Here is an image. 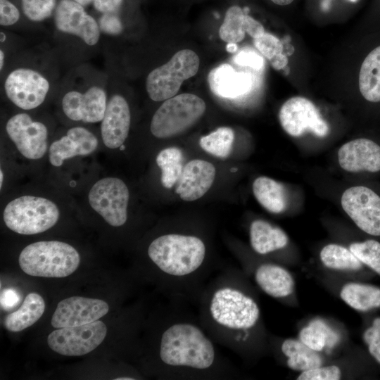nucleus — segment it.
I'll return each mask as SVG.
<instances>
[{
	"mask_svg": "<svg viewBox=\"0 0 380 380\" xmlns=\"http://www.w3.org/2000/svg\"><path fill=\"white\" fill-rule=\"evenodd\" d=\"M160 331L155 355L160 373L172 380H226L235 376L198 316L178 308L177 300Z\"/></svg>",
	"mask_w": 380,
	"mask_h": 380,
	"instance_id": "nucleus-1",
	"label": "nucleus"
},
{
	"mask_svg": "<svg viewBox=\"0 0 380 380\" xmlns=\"http://www.w3.org/2000/svg\"><path fill=\"white\" fill-rule=\"evenodd\" d=\"M196 305L201 324L216 343L240 354L246 350L260 310L235 269H222L210 278Z\"/></svg>",
	"mask_w": 380,
	"mask_h": 380,
	"instance_id": "nucleus-2",
	"label": "nucleus"
},
{
	"mask_svg": "<svg viewBox=\"0 0 380 380\" xmlns=\"http://www.w3.org/2000/svg\"><path fill=\"white\" fill-rule=\"evenodd\" d=\"M147 255L172 300L196 304L214 269L208 246L199 236L169 232L155 238Z\"/></svg>",
	"mask_w": 380,
	"mask_h": 380,
	"instance_id": "nucleus-3",
	"label": "nucleus"
},
{
	"mask_svg": "<svg viewBox=\"0 0 380 380\" xmlns=\"http://www.w3.org/2000/svg\"><path fill=\"white\" fill-rule=\"evenodd\" d=\"M18 262L22 270L30 276L61 278L70 275L77 269L80 256L67 243L42 241L24 248Z\"/></svg>",
	"mask_w": 380,
	"mask_h": 380,
	"instance_id": "nucleus-4",
	"label": "nucleus"
},
{
	"mask_svg": "<svg viewBox=\"0 0 380 380\" xmlns=\"http://www.w3.org/2000/svg\"><path fill=\"white\" fill-rule=\"evenodd\" d=\"M59 216V210L53 202L34 196H23L10 201L3 214L7 227L24 235L49 229L58 222Z\"/></svg>",
	"mask_w": 380,
	"mask_h": 380,
	"instance_id": "nucleus-5",
	"label": "nucleus"
},
{
	"mask_svg": "<svg viewBox=\"0 0 380 380\" xmlns=\"http://www.w3.org/2000/svg\"><path fill=\"white\" fill-rule=\"evenodd\" d=\"M206 106L198 96L184 93L165 100L155 112L150 125L160 139L177 136L192 127L203 115Z\"/></svg>",
	"mask_w": 380,
	"mask_h": 380,
	"instance_id": "nucleus-6",
	"label": "nucleus"
},
{
	"mask_svg": "<svg viewBox=\"0 0 380 380\" xmlns=\"http://www.w3.org/2000/svg\"><path fill=\"white\" fill-rule=\"evenodd\" d=\"M199 65V58L192 50L177 52L167 63L148 75L146 88L148 96L154 101H165L175 96L183 82L197 73Z\"/></svg>",
	"mask_w": 380,
	"mask_h": 380,
	"instance_id": "nucleus-7",
	"label": "nucleus"
},
{
	"mask_svg": "<svg viewBox=\"0 0 380 380\" xmlns=\"http://www.w3.org/2000/svg\"><path fill=\"white\" fill-rule=\"evenodd\" d=\"M129 190L119 178L106 177L91 188L88 200L91 207L113 227H120L127 220Z\"/></svg>",
	"mask_w": 380,
	"mask_h": 380,
	"instance_id": "nucleus-8",
	"label": "nucleus"
},
{
	"mask_svg": "<svg viewBox=\"0 0 380 380\" xmlns=\"http://www.w3.org/2000/svg\"><path fill=\"white\" fill-rule=\"evenodd\" d=\"M106 333V324L98 319L83 325L58 328L48 336L47 343L60 355L80 356L97 348Z\"/></svg>",
	"mask_w": 380,
	"mask_h": 380,
	"instance_id": "nucleus-9",
	"label": "nucleus"
},
{
	"mask_svg": "<svg viewBox=\"0 0 380 380\" xmlns=\"http://www.w3.org/2000/svg\"><path fill=\"white\" fill-rule=\"evenodd\" d=\"M49 88V82L43 75L27 68L12 70L4 82V91L8 99L23 110H32L40 106Z\"/></svg>",
	"mask_w": 380,
	"mask_h": 380,
	"instance_id": "nucleus-10",
	"label": "nucleus"
},
{
	"mask_svg": "<svg viewBox=\"0 0 380 380\" xmlns=\"http://www.w3.org/2000/svg\"><path fill=\"white\" fill-rule=\"evenodd\" d=\"M341 206L355 224L365 233L380 236V196L366 186L346 189L341 196Z\"/></svg>",
	"mask_w": 380,
	"mask_h": 380,
	"instance_id": "nucleus-11",
	"label": "nucleus"
},
{
	"mask_svg": "<svg viewBox=\"0 0 380 380\" xmlns=\"http://www.w3.org/2000/svg\"><path fill=\"white\" fill-rule=\"evenodd\" d=\"M279 118L283 129L292 137H299L307 130L320 137L329 132L327 122L316 106L305 97L288 99L279 110Z\"/></svg>",
	"mask_w": 380,
	"mask_h": 380,
	"instance_id": "nucleus-12",
	"label": "nucleus"
},
{
	"mask_svg": "<svg viewBox=\"0 0 380 380\" xmlns=\"http://www.w3.org/2000/svg\"><path fill=\"white\" fill-rule=\"evenodd\" d=\"M8 136L25 158L37 160L47 151L48 130L44 124L34 121L27 113L12 116L6 125Z\"/></svg>",
	"mask_w": 380,
	"mask_h": 380,
	"instance_id": "nucleus-13",
	"label": "nucleus"
},
{
	"mask_svg": "<svg viewBox=\"0 0 380 380\" xmlns=\"http://www.w3.org/2000/svg\"><path fill=\"white\" fill-rule=\"evenodd\" d=\"M54 23L61 32L75 35L89 46L99 42L101 30L98 22L84 6L73 0H61L53 13Z\"/></svg>",
	"mask_w": 380,
	"mask_h": 380,
	"instance_id": "nucleus-14",
	"label": "nucleus"
},
{
	"mask_svg": "<svg viewBox=\"0 0 380 380\" xmlns=\"http://www.w3.org/2000/svg\"><path fill=\"white\" fill-rule=\"evenodd\" d=\"M108 310V303L103 300L72 296L58 303L51 325L58 329L86 324L99 319Z\"/></svg>",
	"mask_w": 380,
	"mask_h": 380,
	"instance_id": "nucleus-15",
	"label": "nucleus"
},
{
	"mask_svg": "<svg viewBox=\"0 0 380 380\" xmlns=\"http://www.w3.org/2000/svg\"><path fill=\"white\" fill-rule=\"evenodd\" d=\"M107 102L106 91L99 86H91L84 92L68 91L63 97L62 108L72 120L95 123L101 122Z\"/></svg>",
	"mask_w": 380,
	"mask_h": 380,
	"instance_id": "nucleus-16",
	"label": "nucleus"
},
{
	"mask_svg": "<svg viewBox=\"0 0 380 380\" xmlns=\"http://www.w3.org/2000/svg\"><path fill=\"white\" fill-rule=\"evenodd\" d=\"M338 160L342 169L350 172L380 171V145L367 138L350 141L341 146Z\"/></svg>",
	"mask_w": 380,
	"mask_h": 380,
	"instance_id": "nucleus-17",
	"label": "nucleus"
},
{
	"mask_svg": "<svg viewBox=\"0 0 380 380\" xmlns=\"http://www.w3.org/2000/svg\"><path fill=\"white\" fill-rule=\"evenodd\" d=\"M131 122L130 110L126 99L120 94L113 95L101 124V137L109 148H120L125 141Z\"/></svg>",
	"mask_w": 380,
	"mask_h": 380,
	"instance_id": "nucleus-18",
	"label": "nucleus"
},
{
	"mask_svg": "<svg viewBox=\"0 0 380 380\" xmlns=\"http://www.w3.org/2000/svg\"><path fill=\"white\" fill-rule=\"evenodd\" d=\"M97 146L98 139L92 132L82 127H74L51 144L49 159L52 165L60 167L65 160L91 154Z\"/></svg>",
	"mask_w": 380,
	"mask_h": 380,
	"instance_id": "nucleus-19",
	"label": "nucleus"
},
{
	"mask_svg": "<svg viewBox=\"0 0 380 380\" xmlns=\"http://www.w3.org/2000/svg\"><path fill=\"white\" fill-rule=\"evenodd\" d=\"M215 172L212 163L200 159L192 160L184 166L175 191L184 201L197 200L210 189Z\"/></svg>",
	"mask_w": 380,
	"mask_h": 380,
	"instance_id": "nucleus-20",
	"label": "nucleus"
},
{
	"mask_svg": "<svg viewBox=\"0 0 380 380\" xmlns=\"http://www.w3.org/2000/svg\"><path fill=\"white\" fill-rule=\"evenodd\" d=\"M212 92L216 96L234 99L249 93L254 86V77L246 72L236 71L229 64H221L208 75Z\"/></svg>",
	"mask_w": 380,
	"mask_h": 380,
	"instance_id": "nucleus-21",
	"label": "nucleus"
},
{
	"mask_svg": "<svg viewBox=\"0 0 380 380\" xmlns=\"http://www.w3.org/2000/svg\"><path fill=\"white\" fill-rule=\"evenodd\" d=\"M258 287L275 298L290 296L294 289V280L288 270L270 262H261L252 269Z\"/></svg>",
	"mask_w": 380,
	"mask_h": 380,
	"instance_id": "nucleus-22",
	"label": "nucleus"
},
{
	"mask_svg": "<svg viewBox=\"0 0 380 380\" xmlns=\"http://www.w3.org/2000/svg\"><path fill=\"white\" fill-rule=\"evenodd\" d=\"M249 236L253 250L260 255L282 249L289 242L286 234L281 228L263 220H255L251 222Z\"/></svg>",
	"mask_w": 380,
	"mask_h": 380,
	"instance_id": "nucleus-23",
	"label": "nucleus"
},
{
	"mask_svg": "<svg viewBox=\"0 0 380 380\" xmlns=\"http://www.w3.org/2000/svg\"><path fill=\"white\" fill-rule=\"evenodd\" d=\"M44 310L43 298L37 293H30L20 308L6 317L4 326L9 331H20L34 324L42 316Z\"/></svg>",
	"mask_w": 380,
	"mask_h": 380,
	"instance_id": "nucleus-24",
	"label": "nucleus"
},
{
	"mask_svg": "<svg viewBox=\"0 0 380 380\" xmlns=\"http://www.w3.org/2000/svg\"><path fill=\"white\" fill-rule=\"evenodd\" d=\"M359 89L365 100L380 102V46L374 49L362 63Z\"/></svg>",
	"mask_w": 380,
	"mask_h": 380,
	"instance_id": "nucleus-25",
	"label": "nucleus"
},
{
	"mask_svg": "<svg viewBox=\"0 0 380 380\" xmlns=\"http://www.w3.org/2000/svg\"><path fill=\"white\" fill-rule=\"evenodd\" d=\"M253 192L259 203L270 213H280L286 208L284 186L270 177L256 178L253 183Z\"/></svg>",
	"mask_w": 380,
	"mask_h": 380,
	"instance_id": "nucleus-26",
	"label": "nucleus"
},
{
	"mask_svg": "<svg viewBox=\"0 0 380 380\" xmlns=\"http://www.w3.org/2000/svg\"><path fill=\"white\" fill-rule=\"evenodd\" d=\"M281 351L287 357L288 367L293 370L303 372L322 365L317 352L300 341L286 339L281 345Z\"/></svg>",
	"mask_w": 380,
	"mask_h": 380,
	"instance_id": "nucleus-27",
	"label": "nucleus"
},
{
	"mask_svg": "<svg viewBox=\"0 0 380 380\" xmlns=\"http://www.w3.org/2000/svg\"><path fill=\"white\" fill-rule=\"evenodd\" d=\"M341 299L352 308L368 311L380 307V289L360 283H348L341 291Z\"/></svg>",
	"mask_w": 380,
	"mask_h": 380,
	"instance_id": "nucleus-28",
	"label": "nucleus"
},
{
	"mask_svg": "<svg viewBox=\"0 0 380 380\" xmlns=\"http://www.w3.org/2000/svg\"><path fill=\"white\" fill-rule=\"evenodd\" d=\"M250 15L238 6L229 7L219 29L221 39L227 43H238L242 41L247 31Z\"/></svg>",
	"mask_w": 380,
	"mask_h": 380,
	"instance_id": "nucleus-29",
	"label": "nucleus"
},
{
	"mask_svg": "<svg viewBox=\"0 0 380 380\" xmlns=\"http://www.w3.org/2000/svg\"><path fill=\"white\" fill-rule=\"evenodd\" d=\"M183 154L177 147L166 148L159 152L156 163L161 170V183L165 188L177 184L184 168Z\"/></svg>",
	"mask_w": 380,
	"mask_h": 380,
	"instance_id": "nucleus-30",
	"label": "nucleus"
},
{
	"mask_svg": "<svg viewBox=\"0 0 380 380\" xmlns=\"http://www.w3.org/2000/svg\"><path fill=\"white\" fill-rule=\"evenodd\" d=\"M319 256L323 265L330 269L357 270L362 267V263L350 249L338 244L325 246L320 251Z\"/></svg>",
	"mask_w": 380,
	"mask_h": 380,
	"instance_id": "nucleus-31",
	"label": "nucleus"
},
{
	"mask_svg": "<svg viewBox=\"0 0 380 380\" xmlns=\"http://www.w3.org/2000/svg\"><path fill=\"white\" fill-rule=\"evenodd\" d=\"M234 140L232 129L221 127L199 139L200 146L207 153L220 158H226L231 153Z\"/></svg>",
	"mask_w": 380,
	"mask_h": 380,
	"instance_id": "nucleus-32",
	"label": "nucleus"
},
{
	"mask_svg": "<svg viewBox=\"0 0 380 380\" xmlns=\"http://www.w3.org/2000/svg\"><path fill=\"white\" fill-rule=\"evenodd\" d=\"M300 341L311 349L319 352L326 346H332L337 341V335L320 320L312 322L299 333Z\"/></svg>",
	"mask_w": 380,
	"mask_h": 380,
	"instance_id": "nucleus-33",
	"label": "nucleus"
},
{
	"mask_svg": "<svg viewBox=\"0 0 380 380\" xmlns=\"http://www.w3.org/2000/svg\"><path fill=\"white\" fill-rule=\"evenodd\" d=\"M349 249L362 264L380 275V242L374 239L355 242Z\"/></svg>",
	"mask_w": 380,
	"mask_h": 380,
	"instance_id": "nucleus-34",
	"label": "nucleus"
},
{
	"mask_svg": "<svg viewBox=\"0 0 380 380\" xmlns=\"http://www.w3.org/2000/svg\"><path fill=\"white\" fill-rule=\"evenodd\" d=\"M23 14L32 22L49 18L57 6L56 0H20Z\"/></svg>",
	"mask_w": 380,
	"mask_h": 380,
	"instance_id": "nucleus-35",
	"label": "nucleus"
},
{
	"mask_svg": "<svg viewBox=\"0 0 380 380\" xmlns=\"http://www.w3.org/2000/svg\"><path fill=\"white\" fill-rule=\"evenodd\" d=\"M253 44L260 53L269 61L276 55L282 53L284 46L274 35L265 32L258 38L253 39Z\"/></svg>",
	"mask_w": 380,
	"mask_h": 380,
	"instance_id": "nucleus-36",
	"label": "nucleus"
},
{
	"mask_svg": "<svg viewBox=\"0 0 380 380\" xmlns=\"http://www.w3.org/2000/svg\"><path fill=\"white\" fill-rule=\"evenodd\" d=\"M341 372L338 367L330 365L317 367L302 372L298 376V380H338Z\"/></svg>",
	"mask_w": 380,
	"mask_h": 380,
	"instance_id": "nucleus-37",
	"label": "nucleus"
},
{
	"mask_svg": "<svg viewBox=\"0 0 380 380\" xmlns=\"http://www.w3.org/2000/svg\"><path fill=\"white\" fill-rule=\"evenodd\" d=\"M363 338L369 353L380 363V317L374 319L372 326L365 331Z\"/></svg>",
	"mask_w": 380,
	"mask_h": 380,
	"instance_id": "nucleus-38",
	"label": "nucleus"
},
{
	"mask_svg": "<svg viewBox=\"0 0 380 380\" xmlns=\"http://www.w3.org/2000/svg\"><path fill=\"white\" fill-rule=\"evenodd\" d=\"M234 62L242 66H248L255 70H260L264 67L263 58L251 49H243L233 58Z\"/></svg>",
	"mask_w": 380,
	"mask_h": 380,
	"instance_id": "nucleus-39",
	"label": "nucleus"
},
{
	"mask_svg": "<svg viewBox=\"0 0 380 380\" xmlns=\"http://www.w3.org/2000/svg\"><path fill=\"white\" fill-rule=\"evenodd\" d=\"M101 32L107 34H120L123 29L122 23L117 13H103L99 20Z\"/></svg>",
	"mask_w": 380,
	"mask_h": 380,
	"instance_id": "nucleus-40",
	"label": "nucleus"
},
{
	"mask_svg": "<svg viewBox=\"0 0 380 380\" xmlns=\"http://www.w3.org/2000/svg\"><path fill=\"white\" fill-rule=\"evenodd\" d=\"M20 13L17 6L9 0H0V25L11 26L20 19Z\"/></svg>",
	"mask_w": 380,
	"mask_h": 380,
	"instance_id": "nucleus-41",
	"label": "nucleus"
},
{
	"mask_svg": "<svg viewBox=\"0 0 380 380\" xmlns=\"http://www.w3.org/2000/svg\"><path fill=\"white\" fill-rule=\"evenodd\" d=\"M123 0H94V8L99 13H117L120 10Z\"/></svg>",
	"mask_w": 380,
	"mask_h": 380,
	"instance_id": "nucleus-42",
	"label": "nucleus"
},
{
	"mask_svg": "<svg viewBox=\"0 0 380 380\" xmlns=\"http://www.w3.org/2000/svg\"><path fill=\"white\" fill-rule=\"evenodd\" d=\"M19 301L18 293L13 289H5L1 294V304L4 308H10L16 305Z\"/></svg>",
	"mask_w": 380,
	"mask_h": 380,
	"instance_id": "nucleus-43",
	"label": "nucleus"
},
{
	"mask_svg": "<svg viewBox=\"0 0 380 380\" xmlns=\"http://www.w3.org/2000/svg\"><path fill=\"white\" fill-rule=\"evenodd\" d=\"M273 68L277 70L283 69L288 64V58L286 54L279 53L270 60Z\"/></svg>",
	"mask_w": 380,
	"mask_h": 380,
	"instance_id": "nucleus-44",
	"label": "nucleus"
},
{
	"mask_svg": "<svg viewBox=\"0 0 380 380\" xmlns=\"http://www.w3.org/2000/svg\"><path fill=\"white\" fill-rule=\"evenodd\" d=\"M226 49L229 53H235L237 50V45L236 43H227Z\"/></svg>",
	"mask_w": 380,
	"mask_h": 380,
	"instance_id": "nucleus-45",
	"label": "nucleus"
},
{
	"mask_svg": "<svg viewBox=\"0 0 380 380\" xmlns=\"http://www.w3.org/2000/svg\"><path fill=\"white\" fill-rule=\"evenodd\" d=\"M271 1L275 4H277L279 6H286L291 4L293 1V0H271Z\"/></svg>",
	"mask_w": 380,
	"mask_h": 380,
	"instance_id": "nucleus-46",
	"label": "nucleus"
},
{
	"mask_svg": "<svg viewBox=\"0 0 380 380\" xmlns=\"http://www.w3.org/2000/svg\"><path fill=\"white\" fill-rule=\"evenodd\" d=\"M5 56L2 49L0 50V69L2 70L4 65Z\"/></svg>",
	"mask_w": 380,
	"mask_h": 380,
	"instance_id": "nucleus-47",
	"label": "nucleus"
},
{
	"mask_svg": "<svg viewBox=\"0 0 380 380\" xmlns=\"http://www.w3.org/2000/svg\"><path fill=\"white\" fill-rule=\"evenodd\" d=\"M75 2L80 4V5L83 6L84 7L89 5L91 2H93L94 0H73Z\"/></svg>",
	"mask_w": 380,
	"mask_h": 380,
	"instance_id": "nucleus-48",
	"label": "nucleus"
},
{
	"mask_svg": "<svg viewBox=\"0 0 380 380\" xmlns=\"http://www.w3.org/2000/svg\"><path fill=\"white\" fill-rule=\"evenodd\" d=\"M0 35H1V37H0L1 40L0 41H1V43H3V42H5L6 39V35L3 32H1Z\"/></svg>",
	"mask_w": 380,
	"mask_h": 380,
	"instance_id": "nucleus-49",
	"label": "nucleus"
},
{
	"mask_svg": "<svg viewBox=\"0 0 380 380\" xmlns=\"http://www.w3.org/2000/svg\"><path fill=\"white\" fill-rule=\"evenodd\" d=\"M3 180H4V175H3L2 170H1V171H0V186H1V188L2 186Z\"/></svg>",
	"mask_w": 380,
	"mask_h": 380,
	"instance_id": "nucleus-50",
	"label": "nucleus"
},
{
	"mask_svg": "<svg viewBox=\"0 0 380 380\" xmlns=\"http://www.w3.org/2000/svg\"><path fill=\"white\" fill-rule=\"evenodd\" d=\"M125 148V145H123V144L121 145V146H120V149L121 151H123Z\"/></svg>",
	"mask_w": 380,
	"mask_h": 380,
	"instance_id": "nucleus-51",
	"label": "nucleus"
},
{
	"mask_svg": "<svg viewBox=\"0 0 380 380\" xmlns=\"http://www.w3.org/2000/svg\"><path fill=\"white\" fill-rule=\"evenodd\" d=\"M350 1L354 2V1H355L356 0H350Z\"/></svg>",
	"mask_w": 380,
	"mask_h": 380,
	"instance_id": "nucleus-52",
	"label": "nucleus"
}]
</instances>
